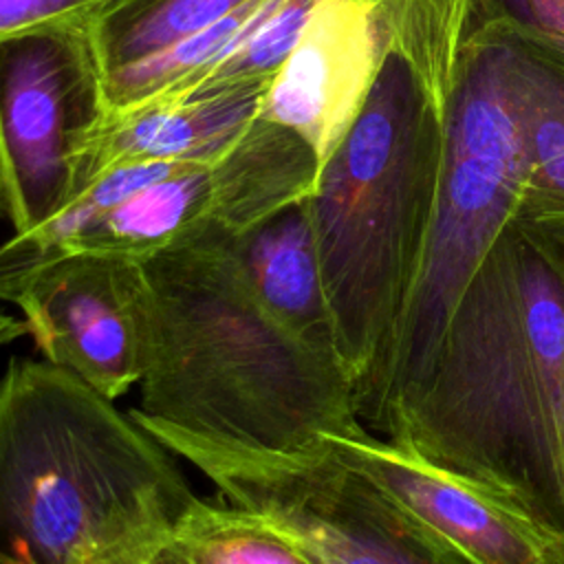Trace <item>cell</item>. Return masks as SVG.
<instances>
[{
	"mask_svg": "<svg viewBox=\"0 0 564 564\" xmlns=\"http://www.w3.org/2000/svg\"><path fill=\"white\" fill-rule=\"evenodd\" d=\"M383 434L564 535V234L502 229Z\"/></svg>",
	"mask_w": 564,
	"mask_h": 564,
	"instance_id": "1",
	"label": "cell"
},
{
	"mask_svg": "<svg viewBox=\"0 0 564 564\" xmlns=\"http://www.w3.org/2000/svg\"><path fill=\"white\" fill-rule=\"evenodd\" d=\"M236 234L209 225L141 262L150 348L137 416L205 441L306 454L361 436L355 383L333 350L275 319L234 256Z\"/></svg>",
	"mask_w": 564,
	"mask_h": 564,
	"instance_id": "2",
	"label": "cell"
},
{
	"mask_svg": "<svg viewBox=\"0 0 564 564\" xmlns=\"http://www.w3.org/2000/svg\"><path fill=\"white\" fill-rule=\"evenodd\" d=\"M198 496L130 412L46 359L0 372V564H148Z\"/></svg>",
	"mask_w": 564,
	"mask_h": 564,
	"instance_id": "3",
	"label": "cell"
},
{
	"mask_svg": "<svg viewBox=\"0 0 564 564\" xmlns=\"http://www.w3.org/2000/svg\"><path fill=\"white\" fill-rule=\"evenodd\" d=\"M443 115L412 62L390 51L306 196L335 348L355 399L386 355L421 262L438 189Z\"/></svg>",
	"mask_w": 564,
	"mask_h": 564,
	"instance_id": "4",
	"label": "cell"
},
{
	"mask_svg": "<svg viewBox=\"0 0 564 564\" xmlns=\"http://www.w3.org/2000/svg\"><path fill=\"white\" fill-rule=\"evenodd\" d=\"M511 64V29L471 13L445 104L438 189L421 262L386 355L357 394L361 423L377 432L423 383L463 289L518 214L524 150Z\"/></svg>",
	"mask_w": 564,
	"mask_h": 564,
	"instance_id": "5",
	"label": "cell"
},
{
	"mask_svg": "<svg viewBox=\"0 0 564 564\" xmlns=\"http://www.w3.org/2000/svg\"><path fill=\"white\" fill-rule=\"evenodd\" d=\"M132 416L207 476L225 502L284 531L315 564H474L326 443L306 454H269Z\"/></svg>",
	"mask_w": 564,
	"mask_h": 564,
	"instance_id": "6",
	"label": "cell"
},
{
	"mask_svg": "<svg viewBox=\"0 0 564 564\" xmlns=\"http://www.w3.org/2000/svg\"><path fill=\"white\" fill-rule=\"evenodd\" d=\"M108 115L90 20L0 40V165L13 234L37 229L73 200L79 161Z\"/></svg>",
	"mask_w": 564,
	"mask_h": 564,
	"instance_id": "7",
	"label": "cell"
},
{
	"mask_svg": "<svg viewBox=\"0 0 564 564\" xmlns=\"http://www.w3.org/2000/svg\"><path fill=\"white\" fill-rule=\"evenodd\" d=\"M0 302L20 308L48 364L117 401L141 381L150 348V289L141 262L62 253L18 278Z\"/></svg>",
	"mask_w": 564,
	"mask_h": 564,
	"instance_id": "8",
	"label": "cell"
},
{
	"mask_svg": "<svg viewBox=\"0 0 564 564\" xmlns=\"http://www.w3.org/2000/svg\"><path fill=\"white\" fill-rule=\"evenodd\" d=\"M324 443L474 564H564L562 533L463 476L370 432Z\"/></svg>",
	"mask_w": 564,
	"mask_h": 564,
	"instance_id": "9",
	"label": "cell"
},
{
	"mask_svg": "<svg viewBox=\"0 0 564 564\" xmlns=\"http://www.w3.org/2000/svg\"><path fill=\"white\" fill-rule=\"evenodd\" d=\"M269 84L271 79L225 84L108 117L79 161L75 196L123 163L212 165L258 117Z\"/></svg>",
	"mask_w": 564,
	"mask_h": 564,
	"instance_id": "10",
	"label": "cell"
},
{
	"mask_svg": "<svg viewBox=\"0 0 564 564\" xmlns=\"http://www.w3.org/2000/svg\"><path fill=\"white\" fill-rule=\"evenodd\" d=\"M231 245L245 280L269 313L304 341L337 352L306 198L234 236Z\"/></svg>",
	"mask_w": 564,
	"mask_h": 564,
	"instance_id": "11",
	"label": "cell"
},
{
	"mask_svg": "<svg viewBox=\"0 0 564 564\" xmlns=\"http://www.w3.org/2000/svg\"><path fill=\"white\" fill-rule=\"evenodd\" d=\"M319 156L295 130L256 117L212 163L216 218L242 234L286 205L304 200L317 181Z\"/></svg>",
	"mask_w": 564,
	"mask_h": 564,
	"instance_id": "12",
	"label": "cell"
},
{
	"mask_svg": "<svg viewBox=\"0 0 564 564\" xmlns=\"http://www.w3.org/2000/svg\"><path fill=\"white\" fill-rule=\"evenodd\" d=\"M511 33V79L524 150L516 218L564 234V62L513 29Z\"/></svg>",
	"mask_w": 564,
	"mask_h": 564,
	"instance_id": "13",
	"label": "cell"
},
{
	"mask_svg": "<svg viewBox=\"0 0 564 564\" xmlns=\"http://www.w3.org/2000/svg\"><path fill=\"white\" fill-rule=\"evenodd\" d=\"M209 225H220L212 165L181 163L108 212L62 253L93 251L143 262Z\"/></svg>",
	"mask_w": 564,
	"mask_h": 564,
	"instance_id": "14",
	"label": "cell"
},
{
	"mask_svg": "<svg viewBox=\"0 0 564 564\" xmlns=\"http://www.w3.org/2000/svg\"><path fill=\"white\" fill-rule=\"evenodd\" d=\"M174 540L189 564H315L284 531L225 500L198 498Z\"/></svg>",
	"mask_w": 564,
	"mask_h": 564,
	"instance_id": "15",
	"label": "cell"
},
{
	"mask_svg": "<svg viewBox=\"0 0 564 564\" xmlns=\"http://www.w3.org/2000/svg\"><path fill=\"white\" fill-rule=\"evenodd\" d=\"M319 2L322 0H282L273 15L264 20L258 31H253L242 44H238L229 55L214 64L205 75L194 79L183 90L159 97L154 101L183 99L225 84L273 79V75L282 68V64L300 42L311 20V13Z\"/></svg>",
	"mask_w": 564,
	"mask_h": 564,
	"instance_id": "16",
	"label": "cell"
},
{
	"mask_svg": "<svg viewBox=\"0 0 564 564\" xmlns=\"http://www.w3.org/2000/svg\"><path fill=\"white\" fill-rule=\"evenodd\" d=\"M474 13L502 20L564 62V0H474Z\"/></svg>",
	"mask_w": 564,
	"mask_h": 564,
	"instance_id": "17",
	"label": "cell"
},
{
	"mask_svg": "<svg viewBox=\"0 0 564 564\" xmlns=\"http://www.w3.org/2000/svg\"><path fill=\"white\" fill-rule=\"evenodd\" d=\"M110 0H0V40L62 20H90Z\"/></svg>",
	"mask_w": 564,
	"mask_h": 564,
	"instance_id": "18",
	"label": "cell"
},
{
	"mask_svg": "<svg viewBox=\"0 0 564 564\" xmlns=\"http://www.w3.org/2000/svg\"><path fill=\"white\" fill-rule=\"evenodd\" d=\"M24 335H29L24 319L0 308V348L7 344H13L15 339H20Z\"/></svg>",
	"mask_w": 564,
	"mask_h": 564,
	"instance_id": "19",
	"label": "cell"
},
{
	"mask_svg": "<svg viewBox=\"0 0 564 564\" xmlns=\"http://www.w3.org/2000/svg\"><path fill=\"white\" fill-rule=\"evenodd\" d=\"M148 564H189V560L185 557L183 549L176 544V540H172L163 551H159Z\"/></svg>",
	"mask_w": 564,
	"mask_h": 564,
	"instance_id": "20",
	"label": "cell"
},
{
	"mask_svg": "<svg viewBox=\"0 0 564 564\" xmlns=\"http://www.w3.org/2000/svg\"><path fill=\"white\" fill-rule=\"evenodd\" d=\"M9 214V196H7V183H4V174H2V165H0V218Z\"/></svg>",
	"mask_w": 564,
	"mask_h": 564,
	"instance_id": "21",
	"label": "cell"
}]
</instances>
